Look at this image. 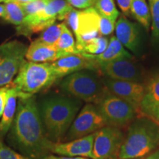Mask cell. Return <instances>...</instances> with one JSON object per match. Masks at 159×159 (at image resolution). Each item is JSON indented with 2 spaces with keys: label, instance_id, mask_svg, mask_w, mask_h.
<instances>
[{
  "label": "cell",
  "instance_id": "6da1fadb",
  "mask_svg": "<svg viewBox=\"0 0 159 159\" xmlns=\"http://www.w3.org/2000/svg\"><path fill=\"white\" fill-rule=\"evenodd\" d=\"M10 136L16 148L29 158L44 159L47 157L49 139L46 136L34 95L19 98Z\"/></svg>",
  "mask_w": 159,
  "mask_h": 159
},
{
  "label": "cell",
  "instance_id": "7a4b0ae2",
  "mask_svg": "<svg viewBox=\"0 0 159 159\" xmlns=\"http://www.w3.org/2000/svg\"><path fill=\"white\" fill-rule=\"evenodd\" d=\"M80 106L79 101L65 97H51L43 101L40 114L49 140L57 142L67 134Z\"/></svg>",
  "mask_w": 159,
  "mask_h": 159
},
{
  "label": "cell",
  "instance_id": "3957f363",
  "mask_svg": "<svg viewBox=\"0 0 159 159\" xmlns=\"http://www.w3.org/2000/svg\"><path fill=\"white\" fill-rule=\"evenodd\" d=\"M159 146V125L148 117L130 122L118 157L119 159L142 158Z\"/></svg>",
  "mask_w": 159,
  "mask_h": 159
},
{
  "label": "cell",
  "instance_id": "277c9868",
  "mask_svg": "<svg viewBox=\"0 0 159 159\" xmlns=\"http://www.w3.org/2000/svg\"><path fill=\"white\" fill-rule=\"evenodd\" d=\"M50 63H35L25 60L11 85L28 95H34L57 80Z\"/></svg>",
  "mask_w": 159,
  "mask_h": 159
},
{
  "label": "cell",
  "instance_id": "5b68a950",
  "mask_svg": "<svg viewBox=\"0 0 159 159\" xmlns=\"http://www.w3.org/2000/svg\"><path fill=\"white\" fill-rule=\"evenodd\" d=\"M63 91L88 103L99 104L106 94L104 83L91 71L82 70L66 76L61 83Z\"/></svg>",
  "mask_w": 159,
  "mask_h": 159
},
{
  "label": "cell",
  "instance_id": "8992f818",
  "mask_svg": "<svg viewBox=\"0 0 159 159\" xmlns=\"http://www.w3.org/2000/svg\"><path fill=\"white\" fill-rule=\"evenodd\" d=\"M72 8L66 0H49L43 10L25 17L22 24L18 26V33L29 37L33 33L42 32L55 24L57 19H66Z\"/></svg>",
  "mask_w": 159,
  "mask_h": 159
},
{
  "label": "cell",
  "instance_id": "52a82bcc",
  "mask_svg": "<svg viewBox=\"0 0 159 159\" xmlns=\"http://www.w3.org/2000/svg\"><path fill=\"white\" fill-rule=\"evenodd\" d=\"M27 50V47L18 41L0 45V87L13 82L25 61Z\"/></svg>",
  "mask_w": 159,
  "mask_h": 159
},
{
  "label": "cell",
  "instance_id": "ba28073f",
  "mask_svg": "<svg viewBox=\"0 0 159 159\" xmlns=\"http://www.w3.org/2000/svg\"><path fill=\"white\" fill-rule=\"evenodd\" d=\"M108 125L98 107L87 103L77 114L66 134V140L71 141L94 134Z\"/></svg>",
  "mask_w": 159,
  "mask_h": 159
},
{
  "label": "cell",
  "instance_id": "9c48e42d",
  "mask_svg": "<svg viewBox=\"0 0 159 159\" xmlns=\"http://www.w3.org/2000/svg\"><path fill=\"white\" fill-rule=\"evenodd\" d=\"M98 108L108 125L117 128L134 121L137 111L130 103L109 92L99 102Z\"/></svg>",
  "mask_w": 159,
  "mask_h": 159
},
{
  "label": "cell",
  "instance_id": "30bf717a",
  "mask_svg": "<svg viewBox=\"0 0 159 159\" xmlns=\"http://www.w3.org/2000/svg\"><path fill=\"white\" fill-rule=\"evenodd\" d=\"M124 138L122 132L117 127H103L95 134L91 158L107 159L116 157Z\"/></svg>",
  "mask_w": 159,
  "mask_h": 159
},
{
  "label": "cell",
  "instance_id": "8fae6325",
  "mask_svg": "<svg viewBox=\"0 0 159 159\" xmlns=\"http://www.w3.org/2000/svg\"><path fill=\"white\" fill-rule=\"evenodd\" d=\"M57 79L68 76L82 70L95 71L99 69L98 63L94 59V55L82 53L74 54L61 57L50 63Z\"/></svg>",
  "mask_w": 159,
  "mask_h": 159
},
{
  "label": "cell",
  "instance_id": "7c38bea8",
  "mask_svg": "<svg viewBox=\"0 0 159 159\" xmlns=\"http://www.w3.org/2000/svg\"><path fill=\"white\" fill-rule=\"evenodd\" d=\"M99 14L94 7L79 11L77 20L76 47L80 52L83 53V47L88 41L98 37Z\"/></svg>",
  "mask_w": 159,
  "mask_h": 159
},
{
  "label": "cell",
  "instance_id": "4fadbf2b",
  "mask_svg": "<svg viewBox=\"0 0 159 159\" xmlns=\"http://www.w3.org/2000/svg\"><path fill=\"white\" fill-rule=\"evenodd\" d=\"M104 84L109 93L130 103L136 110L140 108L145 91V86L140 83L107 78Z\"/></svg>",
  "mask_w": 159,
  "mask_h": 159
},
{
  "label": "cell",
  "instance_id": "5bb4252c",
  "mask_svg": "<svg viewBox=\"0 0 159 159\" xmlns=\"http://www.w3.org/2000/svg\"><path fill=\"white\" fill-rule=\"evenodd\" d=\"M95 134H90L83 138L69 141L68 142H54L49 140L47 144L49 152L69 157H92L93 145Z\"/></svg>",
  "mask_w": 159,
  "mask_h": 159
},
{
  "label": "cell",
  "instance_id": "9a60e30c",
  "mask_svg": "<svg viewBox=\"0 0 159 159\" xmlns=\"http://www.w3.org/2000/svg\"><path fill=\"white\" fill-rule=\"evenodd\" d=\"M99 69L108 78L116 80L138 82L140 78V71L130 59L115 60L99 64Z\"/></svg>",
  "mask_w": 159,
  "mask_h": 159
},
{
  "label": "cell",
  "instance_id": "2e32d148",
  "mask_svg": "<svg viewBox=\"0 0 159 159\" xmlns=\"http://www.w3.org/2000/svg\"><path fill=\"white\" fill-rule=\"evenodd\" d=\"M65 56L68 55L60 51L55 46L46 44L35 40L27 47L25 58L32 62L51 63Z\"/></svg>",
  "mask_w": 159,
  "mask_h": 159
},
{
  "label": "cell",
  "instance_id": "e0dca14e",
  "mask_svg": "<svg viewBox=\"0 0 159 159\" xmlns=\"http://www.w3.org/2000/svg\"><path fill=\"white\" fill-rule=\"evenodd\" d=\"M33 95L26 94L13 87L11 84L7 85V97L2 116L0 121V138L7 134L12 126L16 113L17 99L26 98Z\"/></svg>",
  "mask_w": 159,
  "mask_h": 159
},
{
  "label": "cell",
  "instance_id": "ac0fdd59",
  "mask_svg": "<svg viewBox=\"0 0 159 159\" xmlns=\"http://www.w3.org/2000/svg\"><path fill=\"white\" fill-rule=\"evenodd\" d=\"M115 30L116 37L122 45L131 51H136L139 42V32L135 24L122 16L116 22Z\"/></svg>",
  "mask_w": 159,
  "mask_h": 159
},
{
  "label": "cell",
  "instance_id": "d6986e66",
  "mask_svg": "<svg viewBox=\"0 0 159 159\" xmlns=\"http://www.w3.org/2000/svg\"><path fill=\"white\" fill-rule=\"evenodd\" d=\"M140 108L144 114L151 118L159 112V75L152 77L145 87Z\"/></svg>",
  "mask_w": 159,
  "mask_h": 159
},
{
  "label": "cell",
  "instance_id": "ffe728a7",
  "mask_svg": "<svg viewBox=\"0 0 159 159\" xmlns=\"http://www.w3.org/2000/svg\"><path fill=\"white\" fill-rule=\"evenodd\" d=\"M133 56L123 47L122 43L116 36H112L108 41V47L102 54L94 55V59L99 64L108 63L115 60L128 58L132 59Z\"/></svg>",
  "mask_w": 159,
  "mask_h": 159
},
{
  "label": "cell",
  "instance_id": "44dd1931",
  "mask_svg": "<svg viewBox=\"0 0 159 159\" xmlns=\"http://www.w3.org/2000/svg\"><path fill=\"white\" fill-rule=\"evenodd\" d=\"M130 13L135 19L147 30L150 25V11L146 0H132Z\"/></svg>",
  "mask_w": 159,
  "mask_h": 159
},
{
  "label": "cell",
  "instance_id": "7402d4cb",
  "mask_svg": "<svg viewBox=\"0 0 159 159\" xmlns=\"http://www.w3.org/2000/svg\"><path fill=\"white\" fill-rule=\"evenodd\" d=\"M5 15L3 19L14 25H21L26 17L22 5L14 0H9L5 2Z\"/></svg>",
  "mask_w": 159,
  "mask_h": 159
},
{
  "label": "cell",
  "instance_id": "603a6c76",
  "mask_svg": "<svg viewBox=\"0 0 159 159\" xmlns=\"http://www.w3.org/2000/svg\"><path fill=\"white\" fill-rule=\"evenodd\" d=\"M55 47L66 55L74 54H82L77 50L76 43L75 42L74 37H73L71 32L68 29L65 24H63V29L61 32V35L60 36L58 41L55 45Z\"/></svg>",
  "mask_w": 159,
  "mask_h": 159
},
{
  "label": "cell",
  "instance_id": "cb8c5ba5",
  "mask_svg": "<svg viewBox=\"0 0 159 159\" xmlns=\"http://www.w3.org/2000/svg\"><path fill=\"white\" fill-rule=\"evenodd\" d=\"M63 24H53L41 32V34L36 39L37 41L48 45L55 46L61 35Z\"/></svg>",
  "mask_w": 159,
  "mask_h": 159
},
{
  "label": "cell",
  "instance_id": "d4e9b609",
  "mask_svg": "<svg viewBox=\"0 0 159 159\" xmlns=\"http://www.w3.org/2000/svg\"><path fill=\"white\" fill-rule=\"evenodd\" d=\"M95 9L99 14L114 21H116L119 15L114 0H97Z\"/></svg>",
  "mask_w": 159,
  "mask_h": 159
},
{
  "label": "cell",
  "instance_id": "484cf974",
  "mask_svg": "<svg viewBox=\"0 0 159 159\" xmlns=\"http://www.w3.org/2000/svg\"><path fill=\"white\" fill-rule=\"evenodd\" d=\"M108 44V40L104 37H97L91 40L84 45L83 53L87 54L98 55L102 54Z\"/></svg>",
  "mask_w": 159,
  "mask_h": 159
},
{
  "label": "cell",
  "instance_id": "4316f807",
  "mask_svg": "<svg viewBox=\"0 0 159 159\" xmlns=\"http://www.w3.org/2000/svg\"><path fill=\"white\" fill-rule=\"evenodd\" d=\"M150 11L152 18V37L156 41H159V0L150 1Z\"/></svg>",
  "mask_w": 159,
  "mask_h": 159
},
{
  "label": "cell",
  "instance_id": "83f0119b",
  "mask_svg": "<svg viewBox=\"0 0 159 159\" xmlns=\"http://www.w3.org/2000/svg\"><path fill=\"white\" fill-rule=\"evenodd\" d=\"M49 0H35L32 2L22 5L26 16H31L41 11L47 6Z\"/></svg>",
  "mask_w": 159,
  "mask_h": 159
},
{
  "label": "cell",
  "instance_id": "f1b7e54d",
  "mask_svg": "<svg viewBox=\"0 0 159 159\" xmlns=\"http://www.w3.org/2000/svg\"><path fill=\"white\" fill-rule=\"evenodd\" d=\"M116 21L99 14V33L102 35H111L115 30Z\"/></svg>",
  "mask_w": 159,
  "mask_h": 159
},
{
  "label": "cell",
  "instance_id": "f546056e",
  "mask_svg": "<svg viewBox=\"0 0 159 159\" xmlns=\"http://www.w3.org/2000/svg\"><path fill=\"white\" fill-rule=\"evenodd\" d=\"M0 159H30L28 157L17 153L16 151L4 144L0 138Z\"/></svg>",
  "mask_w": 159,
  "mask_h": 159
},
{
  "label": "cell",
  "instance_id": "4dcf8cb0",
  "mask_svg": "<svg viewBox=\"0 0 159 159\" xmlns=\"http://www.w3.org/2000/svg\"><path fill=\"white\" fill-rule=\"evenodd\" d=\"M72 7L80 9H87L95 5L97 0H66Z\"/></svg>",
  "mask_w": 159,
  "mask_h": 159
},
{
  "label": "cell",
  "instance_id": "1f68e13d",
  "mask_svg": "<svg viewBox=\"0 0 159 159\" xmlns=\"http://www.w3.org/2000/svg\"><path fill=\"white\" fill-rule=\"evenodd\" d=\"M7 97V85L0 87V118H2Z\"/></svg>",
  "mask_w": 159,
  "mask_h": 159
},
{
  "label": "cell",
  "instance_id": "d6a6232c",
  "mask_svg": "<svg viewBox=\"0 0 159 159\" xmlns=\"http://www.w3.org/2000/svg\"><path fill=\"white\" fill-rule=\"evenodd\" d=\"M119 7H120L121 11L125 16L130 15V6L132 3V0H116Z\"/></svg>",
  "mask_w": 159,
  "mask_h": 159
},
{
  "label": "cell",
  "instance_id": "836d02e7",
  "mask_svg": "<svg viewBox=\"0 0 159 159\" xmlns=\"http://www.w3.org/2000/svg\"><path fill=\"white\" fill-rule=\"evenodd\" d=\"M44 159H89L85 157H69V156H49Z\"/></svg>",
  "mask_w": 159,
  "mask_h": 159
},
{
  "label": "cell",
  "instance_id": "e575fe53",
  "mask_svg": "<svg viewBox=\"0 0 159 159\" xmlns=\"http://www.w3.org/2000/svg\"><path fill=\"white\" fill-rule=\"evenodd\" d=\"M142 159H159V150L155 151L153 152H151L148 156L142 158Z\"/></svg>",
  "mask_w": 159,
  "mask_h": 159
},
{
  "label": "cell",
  "instance_id": "d590c367",
  "mask_svg": "<svg viewBox=\"0 0 159 159\" xmlns=\"http://www.w3.org/2000/svg\"><path fill=\"white\" fill-rule=\"evenodd\" d=\"M5 15V5H1L0 4V18H2Z\"/></svg>",
  "mask_w": 159,
  "mask_h": 159
},
{
  "label": "cell",
  "instance_id": "8d00e7d4",
  "mask_svg": "<svg viewBox=\"0 0 159 159\" xmlns=\"http://www.w3.org/2000/svg\"><path fill=\"white\" fill-rule=\"evenodd\" d=\"M14 1L18 2L21 4V5H25V4L32 2L35 1V0H14Z\"/></svg>",
  "mask_w": 159,
  "mask_h": 159
},
{
  "label": "cell",
  "instance_id": "74e56055",
  "mask_svg": "<svg viewBox=\"0 0 159 159\" xmlns=\"http://www.w3.org/2000/svg\"><path fill=\"white\" fill-rule=\"evenodd\" d=\"M152 119H154L155 120H156V122L159 124V112Z\"/></svg>",
  "mask_w": 159,
  "mask_h": 159
},
{
  "label": "cell",
  "instance_id": "f35d334b",
  "mask_svg": "<svg viewBox=\"0 0 159 159\" xmlns=\"http://www.w3.org/2000/svg\"><path fill=\"white\" fill-rule=\"evenodd\" d=\"M107 159H118L116 158V157H112V158H107Z\"/></svg>",
  "mask_w": 159,
  "mask_h": 159
},
{
  "label": "cell",
  "instance_id": "ab89813d",
  "mask_svg": "<svg viewBox=\"0 0 159 159\" xmlns=\"http://www.w3.org/2000/svg\"><path fill=\"white\" fill-rule=\"evenodd\" d=\"M5 0H0V2H5Z\"/></svg>",
  "mask_w": 159,
  "mask_h": 159
},
{
  "label": "cell",
  "instance_id": "60d3db41",
  "mask_svg": "<svg viewBox=\"0 0 159 159\" xmlns=\"http://www.w3.org/2000/svg\"><path fill=\"white\" fill-rule=\"evenodd\" d=\"M7 1H9V0H5V2H7Z\"/></svg>",
  "mask_w": 159,
  "mask_h": 159
},
{
  "label": "cell",
  "instance_id": "b9f144b4",
  "mask_svg": "<svg viewBox=\"0 0 159 159\" xmlns=\"http://www.w3.org/2000/svg\"><path fill=\"white\" fill-rule=\"evenodd\" d=\"M150 1H158V0H150Z\"/></svg>",
  "mask_w": 159,
  "mask_h": 159
},
{
  "label": "cell",
  "instance_id": "7bdbcfd3",
  "mask_svg": "<svg viewBox=\"0 0 159 159\" xmlns=\"http://www.w3.org/2000/svg\"><path fill=\"white\" fill-rule=\"evenodd\" d=\"M138 159H141V158H138Z\"/></svg>",
  "mask_w": 159,
  "mask_h": 159
}]
</instances>
